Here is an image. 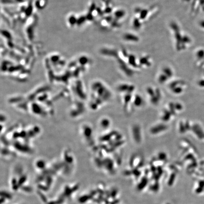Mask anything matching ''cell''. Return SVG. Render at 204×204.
I'll use <instances>...</instances> for the list:
<instances>
[{"label": "cell", "instance_id": "6da1fadb", "mask_svg": "<svg viewBox=\"0 0 204 204\" xmlns=\"http://www.w3.org/2000/svg\"><path fill=\"white\" fill-rule=\"evenodd\" d=\"M123 39L124 40L128 41L129 42H137V41H139V40L137 36L128 33L124 35Z\"/></svg>", "mask_w": 204, "mask_h": 204}, {"label": "cell", "instance_id": "7a4b0ae2", "mask_svg": "<svg viewBox=\"0 0 204 204\" xmlns=\"http://www.w3.org/2000/svg\"><path fill=\"white\" fill-rule=\"evenodd\" d=\"M11 186H12V188L14 191H17L19 188V185H18V179H17V178H16V177H13L12 179L11 180Z\"/></svg>", "mask_w": 204, "mask_h": 204}, {"label": "cell", "instance_id": "3957f363", "mask_svg": "<svg viewBox=\"0 0 204 204\" xmlns=\"http://www.w3.org/2000/svg\"><path fill=\"white\" fill-rule=\"evenodd\" d=\"M0 197L5 198L6 200H11L12 199V195L9 192L5 191H1L0 192Z\"/></svg>", "mask_w": 204, "mask_h": 204}, {"label": "cell", "instance_id": "277c9868", "mask_svg": "<svg viewBox=\"0 0 204 204\" xmlns=\"http://www.w3.org/2000/svg\"><path fill=\"white\" fill-rule=\"evenodd\" d=\"M27 180V177L25 175H22L18 179V185L19 186V188L23 186V185H24V184L25 183L26 181Z\"/></svg>", "mask_w": 204, "mask_h": 204}, {"label": "cell", "instance_id": "5b68a950", "mask_svg": "<svg viewBox=\"0 0 204 204\" xmlns=\"http://www.w3.org/2000/svg\"><path fill=\"white\" fill-rule=\"evenodd\" d=\"M20 189L22 191L26 192V193H31L33 191L32 188L31 187L28 186L23 185V186L21 187Z\"/></svg>", "mask_w": 204, "mask_h": 204}, {"label": "cell", "instance_id": "8992f818", "mask_svg": "<svg viewBox=\"0 0 204 204\" xmlns=\"http://www.w3.org/2000/svg\"><path fill=\"white\" fill-rule=\"evenodd\" d=\"M37 194L39 195L40 199L42 200V201L44 203H47V199L46 198V196L44 194L43 192L40 191H38Z\"/></svg>", "mask_w": 204, "mask_h": 204}, {"label": "cell", "instance_id": "52a82bcc", "mask_svg": "<svg viewBox=\"0 0 204 204\" xmlns=\"http://www.w3.org/2000/svg\"><path fill=\"white\" fill-rule=\"evenodd\" d=\"M38 188L39 191L42 192H47L49 189V188L46 185H43L41 184H39L38 185Z\"/></svg>", "mask_w": 204, "mask_h": 204}, {"label": "cell", "instance_id": "ba28073f", "mask_svg": "<svg viewBox=\"0 0 204 204\" xmlns=\"http://www.w3.org/2000/svg\"><path fill=\"white\" fill-rule=\"evenodd\" d=\"M89 197L86 195H83L82 196H81L79 199H78V201L79 202H80V203H85L86 202H87L88 200L89 199Z\"/></svg>", "mask_w": 204, "mask_h": 204}, {"label": "cell", "instance_id": "9c48e42d", "mask_svg": "<svg viewBox=\"0 0 204 204\" xmlns=\"http://www.w3.org/2000/svg\"><path fill=\"white\" fill-rule=\"evenodd\" d=\"M6 199L3 198V197H0V204H3L5 203V202L6 201Z\"/></svg>", "mask_w": 204, "mask_h": 204}]
</instances>
